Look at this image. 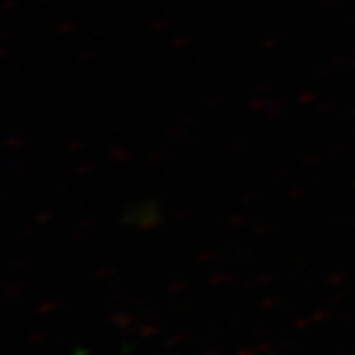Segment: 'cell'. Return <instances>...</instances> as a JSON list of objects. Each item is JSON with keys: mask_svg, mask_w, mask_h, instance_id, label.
<instances>
[]
</instances>
